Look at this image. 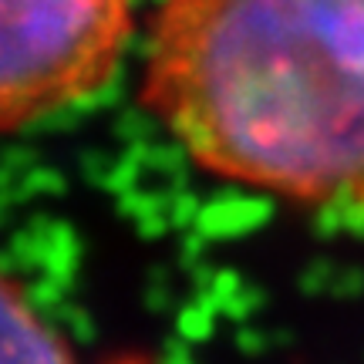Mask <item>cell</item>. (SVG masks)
Instances as JSON below:
<instances>
[{"mask_svg": "<svg viewBox=\"0 0 364 364\" xmlns=\"http://www.w3.org/2000/svg\"><path fill=\"white\" fill-rule=\"evenodd\" d=\"M142 102L199 169L364 213V0H166Z\"/></svg>", "mask_w": 364, "mask_h": 364, "instance_id": "obj_1", "label": "cell"}, {"mask_svg": "<svg viewBox=\"0 0 364 364\" xmlns=\"http://www.w3.org/2000/svg\"><path fill=\"white\" fill-rule=\"evenodd\" d=\"M132 34V0H0V132L102 91Z\"/></svg>", "mask_w": 364, "mask_h": 364, "instance_id": "obj_2", "label": "cell"}, {"mask_svg": "<svg viewBox=\"0 0 364 364\" xmlns=\"http://www.w3.org/2000/svg\"><path fill=\"white\" fill-rule=\"evenodd\" d=\"M0 364H75L71 348L11 277L0 273Z\"/></svg>", "mask_w": 364, "mask_h": 364, "instance_id": "obj_3", "label": "cell"}]
</instances>
